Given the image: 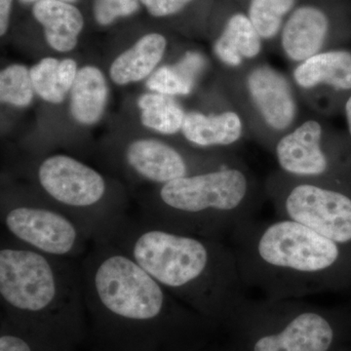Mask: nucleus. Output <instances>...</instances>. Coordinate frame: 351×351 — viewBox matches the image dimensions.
<instances>
[{"label":"nucleus","mask_w":351,"mask_h":351,"mask_svg":"<svg viewBox=\"0 0 351 351\" xmlns=\"http://www.w3.org/2000/svg\"><path fill=\"white\" fill-rule=\"evenodd\" d=\"M234 157L230 152L182 149L159 138H137L119 152L117 164L132 181L159 186L186 176L214 169Z\"/></svg>","instance_id":"10"},{"label":"nucleus","mask_w":351,"mask_h":351,"mask_svg":"<svg viewBox=\"0 0 351 351\" xmlns=\"http://www.w3.org/2000/svg\"><path fill=\"white\" fill-rule=\"evenodd\" d=\"M329 130L319 117H302L277 141L272 154L278 170L302 179L335 182Z\"/></svg>","instance_id":"12"},{"label":"nucleus","mask_w":351,"mask_h":351,"mask_svg":"<svg viewBox=\"0 0 351 351\" xmlns=\"http://www.w3.org/2000/svg\"><path fill=\"white\" fill-rule=\"evenodd\" d=\"M31 69L23 64H11L0 71V101L4 105L23 108L34 99Z\"/></svg>","instance_id":"24"},{"label":"nucleus","mask_w":351,"mask_h":351,"mask_svg":"<svg viewBox=\"0 0 351 351\" xmlns=\"http://www.w3.org/2000/svg\"><path fill=\"white\" fill-rule=\"evenodd\" d=\"M88 339L98 351H200L213 323L110 242L80 263Z\"/></svg>","instance_id":"1"},{"label":"nucleus","mask_w":351,"mask_h":351,"mask_svg":"<svg viewBox=\"0 0 351 351\" xmlns=\"http://www.w3.org/2000/svg\"><path fill=\"white\" fill-rule=\"evenodd\" d=\"M60 61L61 60L57 58L45 57L31 68L32 82L36 96L51 105L64 103L68 96L62 86Z\"/></svg>","instance_id":"25"},{"label":"nucleus","mask_w":351,"mask_h":351,"mask_svg":"<svg viewBox=\"0 0 351 351\" xmlns=\"http://www.w3.org/2000/svg\"><path fill=\"white\" fill-rule=\"evenodd\" d=\"M207 69L208 60L202 53L186 51L175 63L159 66L147 78L145 87L149 91L175 98L189 96Z\"/></svg>","instance_id":"20"},{"label":"nucleus","mask_w":351,"mask_h":351,"mask_svg":"<svg viewBox=\"0 0 351 351\" xmlns=\"http://www.w3.org/2000/svg\"><path fill=\"white\" fill-rule=\"evenodd\" d=\"M291 80L302 101L317 113L325 112L328 95L351 92V52L323 51L295 64Z\"/></svg>","instance_id":"13"},{"label":"nucleus","mask_w":351,"mask_h":351,"mask_svg":"<svg viewBox=\"0 0 351 351\" xmlns=\"http://www.w3.org/2000/svg\"><path fill=\"white\" fill-rule=\"evenodd\" d=\"M226 69V94L237 108L247 134L272 152L277 141L302 119L291 77L262 60Z\"/></svg>","instance_id":"7"},{"label":"nucleus","mask_w":351,"mask_h":351,"mask_svg":"<svg viewBox=\"0 0 351 351\" xmlns=\"http://www.w3.org/2000/svg\"><path fill=\"white\" fill-rule=\"evenodd\" d=\"M147 12L156 18L169 17L181 12L193 0H140Z\"/></svg>","instance_id":"27"},{"label":"nucleus","mask_w":351,"mask_h":351,"mask_svg":"<svg viewBox=\"0 0 351 351\" xmlns=\"http://www.w3.org/2000/svg\"><path fill=\"white\" fill-rule=\"evenodd\" d=\"M107 242L213 324L228 320L246 300L234 252L225 240L171 232L128 216Z\"/></svg>","instance_id":"2"},{"label":"nucleus","mask_w":351,"mask_h":351,"mask_svg":"<svg viewBox=\"0 0 351 351\" xmlns=\"http://www.w3.org/2000/svg\"><path fill=\"white\" fill-rule=\"evenodd\" d=\"M137 106L145 128L162 136L181 133L186 110L175 97L149 91L138 97Z\"/></svg>","instance_id":"21"},{"label":"nucleus","mask_w":351,"mask_h":351,"mask_svg":"<svg viewBox=\"0 0 351 351\" xmlns=\"http://www.w3.org/2000/svg\"><path fill=\"white\" fill-rule=\"evenodd\" d=\"M32 15L43 25L44 38L51 49L69 53L77 46L84 19L75 5L58 0H43L34 4Z\"/></svg>","instance_id":"18"},{"label":"nucleus","mask_w":351,"mask_h":351,"mask_svg":"<svg viewBox=\"0 0 351 351\" xmlns=\"http://www.w3.org/2000/svg\"><path fill=\"white\" fill-rule=\"evenodd\" d=\"M265 191L235 156L214 169L154 186L140 201V219L171 232L225 240L255 217Z\"/></svg>","instance_id":"5"},{"label":"nucleus","mask_w":351,"mask_h":351,"mask_svg":"<svg viewBox=\"0 0 351 351\" xmlns=\"http://www.w3.org/2000/svg\"><path fill=\"white\" fill-rule=\"evenodd\" d=\"M265 299L277 325L255 337L251 351L332 350L336 329L319 307L304 304L300 299Z\"/></svg>","instance_id":"11"},{"label":"nucleus","mask_w":351,"mask_h":351,"mask_svg":"<svg viewBox=\"0 0 351 351\" xmlns=\"http://www.w3.org/2000/svg\"><path fill=\"white\" fill-rule=\"evenodd\" d=\"M245 287L269 299H302L334 287L345 262L346 245L311 228L278 218H255L228 237Z\"/></svg>","instance_id":"3"},{"label":"nucleus","mask_w":351,"mask_h":351,"mask_svg":"<svg viewBox=\"0 0 351 351\" xmlns=\"http://www.w3.org/2000/svg\"><path fill=\"white\" fill-rule=\"evenodd\" d=\"M331 23L326 12L315 5H302L291 12L280 34V48L297 64L329 49Z\"/></svg>","instance_id":"15"},{"label":"nucleus","mask_w":351,"mask_h":351,"mask_svg":"<svg viewBox=\"0 0 351 351\" xmlns=\"http://www.w3.org/2000/svg\"><path fill=\"white\" fill-rule=\"evenodd\" d=\"M263 191L278 218L302 223L336 243L351 244V196L335 182L302 179L277 170L269 176Z\"/></svg>","instance_id":"9"},{"label":"nucleus","mask_w":351,"mask_h":351,"mask_svg":"<svg viewBox=\"0 0 351 351\" xmlns=\"http://www.w3.org/2000/svg\"><path fill=\"white\" fill-rule=\"evenodd\" d=\"M212 48L223 69H237L260 61L263 40L248 16L235 13L226 21Z\"/></svg>","instance_id":"16"},{"label":"nucleus","mask_w":351,"mask_h":351,"mask_svg":"<svg viewBox=\"0 0 351 351\" xmlns=\"http://www.w3.org/2000/svg\"><path fill=\"white\" fill-rule=\"evenodd\" d=\"M32 188L75 219L92 242H107L128 217L125 191L98 170L68 154L39 159Z\"/></svg>","instance_id":"6"},{"label":"nucleus","mask_w":351,"mask_h":351,"mask_svg":"<svg viewBox=\"0 0 351 351\" xmlns=\"http://www.w3.org/2000/svg\"><path fill=\"white\" fill-rule=\"evenodd\" d=\"M140 0H95L94 17L103 27L113 24L119 18H126L138 11Z\"/></svg>","instance_id":"26"},{"label":"nucleus","mask_w":351,"mask_h":351,"mask_svg":"<svg viewBox=\"0 0 351 351\" xmlns=\"http://www.w3.org/2000/svg\"><path fill=\"white\" fill-rule=\"evenodd\" d=\"M13 0H0V36H4L10 23Z\"/></svg>","instance_id":"28"},{"label":"nucleus","mask_w":351,"mask_h":351,"mask_svg":"<svg viewBox=\"0 0 351 351\" xmlns=\"http://www.w3.org/2000/svg\"><path fill=\"white\" fill-rule=\"evenodd\" d=\"M295 0H250L248 17L263 41L274 40L282 31Z\"/></svg>","instance_id":"22"},{"label":"nucleus","mask_w":351,"mask_h":351,"mask_svg":"<svg viewBox=\"0 0 351 351\" xmlns=\"http://www.w3.org/2000/svg\"><path fill=\"white\" fill-rule=\"evenodd\" d=\"M20 2H22V3L27 4V3H32V2H34V3H36V2L38 1H43V0H19ZM58 1H64V2H68V3H73V2L77 1V0H58Z\"/></svg>","instance_id":"30"},{"label":"nucleus","mask_w":351,"mask_h":351,"mask_svg":"<svg viewBox=\"0 0 351 351\" xmlns=\"http://www.w3.org/2000/svg\"><path fill=\"white\" fill-rule=\"evenodd\" d=\"M345 112L346 122H348V132H350L351 138V94L350 95V97H348V100L346 101Z\"/></svg>","instance_id":"29"},{"label":"nucleus","mask_w":351,"mask_h":351,"mask_svg":"<svg viewBox=\"0 0 351 351\" xmlns=\"http://www.w3.org/2000/svg\"><path fill=\"white\" fill-rule=\"evenodd\" d=\"M167 47V39L162 34H145L113 60L108 71L110 80L119 86L147 80L158 69Z\"/></svg>","instance_id":"17"},{"label":"nucleus","mask_w":351,"mask_h":351,"mask_svg":"<svg viewBox=\"0 0 351 351\" xmlns=\"http://www.w3.org/2000/svg\"><path fill=\"white\" fill-rule=\"evenodd\" d=\"M0 219L5 234L34 250L71 258L80 257L92 241L75 219L32 188L2 191Z\"/></svg>","instance_id":"8"},{"label":"nucleus","mask_w":351,"mask_h":351,"mask_svg":"<svg viewBox=\"0 0 351 351\" xmlns=\"http://www.w3.org/2000/svg\"><path fill=\"white\" fill-rule=\"evenodd\" d=\"M107 77L98 66L86 64L78 71L69 93V112L76 123L90 127L99 123L107 110Z\"/></svg>","instance_id":"19"},{"label":"nucleus","mask_w":351,"mask_h":351,"mask_svg":"<svg viewBox=\"0 0 351 351\" xmlns=\"http://www.w3.org/2000/svg\"><path fill=\"white\" fill-rule=\"evenodd\" d=\"M181 134L188 145L195 149L226 152L248 135L244 120L230 98L218 112H186Z\"/></svg>","instance_id":"14"},{"label":"nucleus","mask_w":351,"mask_h":351,"mask_svg":"<svg viewBox=\"0 0 351 351\" xmlns=\"http://www.w3.org/2000/svg\"><path fill=\"white\" fill-rule=\"evenodd\" d=\"M0 351H77L18 326L0 315Z\"/></svg>","instance_id":"23"},{"label":"nucleus","mask_w":351,"mask_h":351,"mask_svg":"<svg viewBox=\"0 0 351 351\" xmlns=\"http://www.w3.org/2000/svg\"><path fill=\"white\" fill-rule=\"evenodd\" d=\"M1 315L77 350L88 339L80 265L46 255L7 234L0 243Z\"/></svg>","instance_id":"4"}]
</instances>
